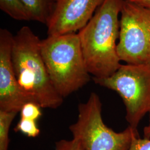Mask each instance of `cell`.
Masks as SVG:
<instances>
[{
  "mask_svg": "<svg viewBox=\"0 0 150 150\" xmlns=\"http://www.w3.org/2000/svg\"><path fill=\"white\" fill-rule=\"evenodd\" d=\"M125 0H105L90 21L79 31L86 67L93 77L103 79L121 67L117 41Z\"/></svg>",
  "mask_w": 150,
  "mask_h": 150,
  "instance_id": "1",
  "label": "cell"
},
{
  "mask_svg": "<svg viewBox=\"0 0 150 150\" xmlns=\"http://www.w3.org/2000/svg\"><path fill=\"white\" fill-rule=\"evenodd\" d=\"M41 40L30 27L23 26L13 36L12 59L22 91L41 108L56 109L64 101L50 79L41 52Z\"/></svg>",
  "mask_w": 150,
  "mask_h": 150,
  "instance_id": "2",
  "label": "cell"
},
{
  "mask_svg": "<svg viewBox=\"0 0 150 150\" xmlns=\"http://www.w3.org/2000/svg\"><path fill=\"white\" fill-rule=\"evenodd\" d=\"M40 47L50 79L62 97L69 96L90 81L78 33L47 36L41 40Z\"/></svg>",
  "mask_w": 150,
  "mask_h": 150,
  "instance_id": "3",
  "label": "cell"
},
{
  "mask_svg": "<svg viewBox=\"0 0 150 150\" xmlns=\"http://www.w3.org/2000/svg\"><path fill=\"white\" fill-rule=\"evenodd\" d=\"M76 122L69 127L73 138L80 141L85 150H129L134 137H139L137 129L129 126L116 132L103 122L102 103L96 93L78 107Z\"/></svg>",
  "mask_w": 150,
  "mask_h": 150,
  "instance_id": "4",
  "label": "cell"
},
{
  "mask_svg": "<svg viewBox=\"0 0 150 150\" xmlns=\"http://www.w3.org/2000/svg\"><path fill=\"white\" fill-rule=\"evenodd\" d=\"M93 80L118 93L125 105L129 126L137 129L142 119L150 112V64H121L111 76L93 77Z\"/></svg>",
  "mask_w": 150,
  "mask_h": 150,
  "instance_id": "5",
  "label": "cell"
},
{
  "mask_svg": "<svg viewBox=\"0 0 150 150\" xmlns=\"http://www.w3.org/2000/svg\"><path fill=\"white\" fill-rule=\"evenodd\" d=\"M117 53L127 64H150V10L125 0Z\"/></svg>",
  "mask_w": 150,
  "mask_h": 150,
  "instance_id": "6",
  "label": "cell"
},
{
  "mask_svg": "<svg viewBox=\"0 0 150 150\" xmlns=\"http://www.w3.org/2000/svg\"><path fill=\"white\" fill-rule=\"evenodd\" d=\"M105 0H56L46 26L48 36L75 33L85 27Z\"/></svg>",
  "mask_w": 150,
  "mask_h": 150,
  "instance_id": "7",
  "label": "cell"
},
{
  "mask_svg": "<svg viewBox=\"0 0 150 150\" xmlns=\"http://www.w3.org/2000/svg\"><path fill=\"white\" fill-rule=\"evenodd\" d=\"M13 38L8 30H0V110L18 113L32 101L22 91L16 79L12 59Z\"/></svg>",
  "mask_w": 150,
  "mask_h": 150,
  "instance_id": "8",
  "label": "cell"
},
{
  "mask_svg": "<svg viewBox=\"0 0 150 150\" xmlns=\"http://www.w3.org/2000/svg\"><path fill=\"white\" fill-rule=\"evenodd\" d=\"M56 0H22L32 16V21L47 24L54 12Z\"/></svg>",
  "mask_w": 150,
  "mask_h": 150,
  "instance_id": "9",
  "label": "cell"
},
{
  "mask_svg": "<svg viewBox=\"0 0 150 150\" xmlns=\"http://www.w3.org/2000/svg\"><path fill=\"white\" fill-rule=\"evenodd\" d=\"M0 9L18 21H32V16L22 0H0Z\"/></svg>",
  "mask_w": 150,
  "mask_h": 150,
  "instance_id": "10",
  "label": "cell"
},
{
  "mask_svg": "<svg viewBox=\"0 0 150 150\" xmlns=\"http://www.w3.org/2000/svg\"><path fill=\"white\" fill-rule=\"evenodd\" d=\"M17 112L0 110V150H8L9 131Z\"/></svg>",
  "mask_w": 150,
  "mask_h": 150,
  "instance_id": "11",
  "label": "cell"
},
{
  "mask_svg": "<svg viewBox=\"0 0 150 150\" xmlns=\"http://www.w3.org/2000/svg\"><path fill=\"white\" fill-rule=\"evenodd\" d=\"M15 132H20L29 137H36L40 134L36 121L20 118L18 122L14 128Z\"/></svg>",
  "mask_w": 150,
  "mask_h": 150,
  "instance_id": "12",
  "label": "cell"
},
{
  "mask_svg": "<svg viewBox=\"0 0 150 150\" xmlns=\"http://www.w3.org/2000/svg\"><path fill=\"white\" fill-rule=\"evenodd\" d=\"M41 107L35 102H27L25 103L20 111L21 118L37 121L42 115Z\"/></svg>",
  "mask_w": 150,
  "mask_h": 150,
  "instance_id": "13",
  "label": "cell"
},
{
  "mask_svg": "<svg viewBox=\"0 0 150 150\" xmlns=\"http://www.w3.org/2000/svg\"><path fill=\"white\" fill-rule=\"evenodd\" d=\"M54 150H85L79 141L75 139H61L56 142Z\"/></svg>",
  "mask_w": 150,
  "mask_h": 150,
  "instance_id": "14",
  "label": "cell"
},
{
  "mask_svg": "<svg viewBox=\"0 0 150 150\" xmlns=\"http://www.w3.org/2000/svg\"><path fill=\"white\" fill-rule=\"evenodd\" d=\"M129 150H150V139L134 137Z\"/></svg>",
  "mask_w": 150,
  "mask_h": 150,
  "instance_id": "15",
  "label": "cell"
},
{
  "mask_svg": "<svg viewBox=\"0 0 150 150\" xmlns=\"http://www.w3.org/2000/svg\"><path fill=\"white\" fill-rule=\"evenodd\" d=\"M131 3L150 10V0H126Z\"/></svg>",
  "mask_w": 150,
  "mask_h": 150,
  "instance_id": "16",
  "label": "cell"
},
{
  "mask_svg": "<svg viewBox=\"0 0 150 150\" xmlns=\"http://www.w3.org/2000/svg\"><path fill=\"white\" fill-rule=\"evenodd\" d=\"M149 124L145 126L144 129V136L145 139H150V112L149 113Z\"/></svg>",
  "mask_w": 150,
  "mask_h": 150,
  "instance_id": "17",
  "label": "cell"
}]
</instances>
